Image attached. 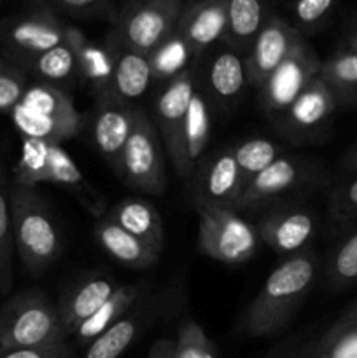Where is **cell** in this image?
I'll return each instance as SVG.
<instances>
[{"mask_svg":"<svg viewBox=\"0 0 357 358\" xmlns=\"http://www.w3.org/2000/svg\"><path fill=\"white\" fill-rule=\"evenodd\" d=\"M317 271V255L312 250L289 255L276 266L245 311V336L261 339L280 334L314 287Z\"/></svg>","mask_w":357,"mask_h":358,"instance_id":"obj_1","label":"cell"},{"mask_svg":"<svg viewBox=\"0 0 357 358\" xmlns=\"http://www.w3.org/2000/svg\"><path fill=\"white\" fill-rule=\"evenodd\" d=\"M10 220L14 250L30 275L48 271L63 252L62 234L41 192L10 185Z\"/></svg>","mask_w":357,"mask_h":358,"instance_id":"obj_2","label":"cell"},{"mask_svg":"<svg viewBox=\"0 0 357 358\" xmlns=\"http://www.w3.org/2000/svg\"><path fill=\"white\" fill-rule=\"evenodd\" d=\"M23 138H38L63 145L76 138L83 119L74 98L58 86L30 83L20 103L9 114Z\"/></svg>","mask_w":357,"mask_h":358,"instance_id":"obj_3","label":"cell"},{"mask_svg":"<svg viewBox=\"0 0 357 358\" xmlns=\"http://www.w3.org/2000/svg\"><path fill=\"white\" fill-rule=\"evenodd\" d=\"M66 339L58 308L44 290H21L0 308V355Z\"/></svg>","mask_w":357,"mask_h":358,"instance_id":"obj_4","label":"cell"},{"mask_svg":"<svg viewBox=\"0 0 357 358\" xmlns=\"http://www.w3.org/2000/svg\"><path fill=\"white\" fill-rule=\"evenodd\" d=\"M118 175L133 191L150 196L164 194L168 187L163 143L153 117L135 107L132 131L122 149Z\"/></svg>","mask_w":357,"mask_h":358,"instance_id":"obj_5","label":"cell"},{"mask_svg":"<svg viewBox=\"0 0 357 358\" xmlns=\"http://www.w3.org/2000/svg\"><path fill=\"white\" fill-rule=\"evenodd\" d=\"M186 0H128L107 35L108 41L150 55L177 30Z\"/></svg>","mask_w":357,"mask_h":358,"instance_id":"obj_6","label":"cell"},{"mask_svg":"<svg viewBox=\"0 0 357 358\" xmlns=\"http://www.w3.org/2000/svg\"><path fill=\"white\" fill-rule=\"evenodd\" d=\"M198 213V248L203 255L227 266H240L258 250L255 226L241 219L234 210L195 205Z\"/></svg>","mask_w":357,"mask_h":358,"instance_id":"obj_7","label":"cell"},{"mask_svg":"<svg viewBox=\"0 0 357 358\" xmlns=\"http://www.w3.org/2000/svg\"><path fill=\"white\" fill-rule=\"evenodd\" d=\"M66 30L69 24L46 3L7 17L0 23L2 58L23 69L38 55L63 44Z\"/></svg>","mask_w":357,"mask_h":358,"instance_id":"obj_8","label":"cell"},{"mask_svg":"<svg viewBox=\"0 0 357 358\" xmlns=\"http://www.w3.org/2000/svg\"><path fill=\"white\" fill-rule=\"evenodd\" d=\"M198 87V79L191 69L184 70L174 79L167 80L154 101V124L160 133L168 159L175 173L181 178H189L192 168L189 166L184 145V126L189 101Z\"/></svg>","mask_w":357,"mask_h":358,"instance_id":"obj_9","label":"cell"},{"mask_svg":"<svg viewBox=\"0 0 357 358\" xmlns=\"http://www.w3.org/2000/svg\"><path fill=\"white\" fill-rule=\"evenodd\" d=\"M326 182L324 170L300 156H280L268 168L247 182L238 210H258L284 196L304 191Z\"/></svg>","mask_w":357,"mask_h":358,"instance_id":"obj_10","label":"cell"},{"mask_svg":"<svg viewBox=\"0 0 357 358\" xmlns=\"http://www.w3.org/2000/svg\"><path fill=\"white\" fill-rule=\"evenodd\" d=\"M321 63L317 52L308 44L307 38H303L284 59L282 65L259 87L265 110L279 119L286 108L303 93L304 87L318 76Z\"/></svg>","mask_w":357,"mask_h":358,"instance_id":"obj_11","label":"cell"},{"mask_svg":"<svg viewBox=\"0 0 357 358\" xmlns=\"http://www.w3.org/2000/svg\"><path fill=\"white\" fill-rule=\"evenodd\" d=\"M195 170L192 206L209 205L238 212V205L247 184L241 177L233 149L216 150Z\"/></svg>","mask_w":357,"mask_h":358,"instance_id":"obj_12","label":"cell"},{"mask_svg":"<svg viewBox=\"0 0 357 358\" xmlns=\"http://www.w3.org/2000/svg\"><path fill=\"white\" fill-rule=\"evenodd\" d=\"M303 38L304 35L300 34L289 21L276 16L275 13H270L251 51L245 56L248 84L259 90Z\"/></svg>","mask_w":357,"mask_h":358,"instance_id":"obj_13","label":"cell"},{"mask_svg":"<svg viewBox=\"0 0 357 358\" xmlns=\"http://www.w3.org/2000/svg\"><path fill=\"white\" fill-rule=\"evenodd\" d=\"M135 105L111 93H100L91 112L90 131L100 156L118 173L122 149L132 131Z\"/></svg>","mask_w":357,"mask_h":358,"instance_id":"obj_14","label":"cell"},{"mask_svg":"<svg viewBox=\"0 0 357 358\" xmlns=\"http://www.w3.org/2000/svg\"><path fill=\"white\" fill-rule=\"evenodd\" d=\"M259 240L273 252L294 255L308 250L317 231V219L307 206L287 205L266 213L255 226Z\"/></svg>","mask_w":357,"mask_h":358,"instance_id":"obj_15","label":"cell"},{"mask_svg":"<svg viewBox=\"0 0 357 358\" xmlns=\"http://www.w3.org/2000/svg\"><path fill=\"white\" fill-rule=\"evenodd\" d=\"M336 108L335 94L317 76L280 115L279 126L284 133L298 138L318 136L331 124Z\"/></svg>","mask_w":357,"mask_h":358,"instance_id":"obj_16","label":"cell"},{"mask_svg":"<svg viewBox=\"0 0 357 358\" xmlns=\"http://www.w3.org/2000/svg\"><path fill=\"white\" fill-rule=\"evenodd\" d=\"M226 28V0L186 2L175 34L182 38L191 56L200 58L223 42Z\"/></svg>","mask_w":357,"mask_h":358,"instance_id":"obj_17","label":"cell"},{"mask_svg":"<svg viewBox=\"0 0 357 358\" xmlns=\"http://www.w3.org/2000/svg\"><path fill=\"white\" fill-rule=\"evenodd\" d=\"M118 283L112 276L91 273L76 280L59 297L58 315L63 331L69 338L91 317L94 311L118 290Z\"/></svg>","mask_w":357,"mask_h":358,"instance_id":"obj_18","label":"cell"},{"mask_svg":"<svg viewBox=\"0 0 357 358\" xmlns=\"http://www.w3.org/2000/svg\"><path fill=\"white\" fill-rule=\"evenodd\" d=\"M248 84L245 56L220 44L205 63L206 98L223 107H231L244 94Z\"/></svg>","mask_w":357,"mask_h":358,"instance_id":"obj_19","label":"cell"},{"mask_svg":"<svg viewBox=\"0 0 357 358\" xmlns=\"http://www.w3.org/2000/svg\"><path fill=\"white\" fill-rule=\"evenodd\" d=\"M105 44L112 51V76L104 93H111L119 100L133 103L147 93L150 83L154 80L149 55L122 48L108 38Z\"/></svg>","mask_w":357,"mask_h":358,"instance_id":"obj_20","label":"cell"},{"mask_svg":"<svg viewBox=\"0 0 357 358\" xmlns=\"http://www.w3.org/2000/svg\"><path fill=\"white\" fill-rule=\"evenodd\" d=\"M94 240L104 248L107 255H111L115 262L130 269H149L154 268L160 261V255L154 248L144 243L132 233L119 226L108 215L102 217L94 226Z\"/></svg>","mask_w":357,"mask_h":358,"instance_id":"obj_21","label":"cell"},{"mask_svg":"<svg viewBox=\"0 0 357 358\" xmlns=\"http://www.w3.org/2000/svg\"><path fill=\"white\" fill-rule=\"evenodd\" d=\"M270 13L262 0H226V28L220 44L247 56Z\"/></svg>","mask_w":357,"mask_h":358,"instance_id":"obj_22","label":"cell"},{"mask_svg":"<svg viewBox=\"0 0 357 358\" xmlns=\"http://www.w3.org/2000/svg\"><path fill=\"white\" fill-rule=\"evenodd\" d=\"M111 219L128 233L142 240L150 248L161 254L164 248V226L160 212L153 203L140 198H128L115 203L107 213Z\"/></svg>","mask_w":357,"mask_h":358,"instance_id":"obj_23","label":"cell"},{"mask_svg":"<svg viewBox=\"0 0 357 358\" xmlns=\"http://www.w3.org/2000/svg\"><path fill=\"white\" fill-rule=\"evenodd\" d=\"M144 294V283H132V285H119L118 290L91 315L79 329L72 334L77 346L86 348L91 341L98 338L102 332L121 320L125 315L132 311V308L139 303Z\"/></svg>","mask_w":357,"mask_h":358,"instance_id":"obj_24","label":"cell"},{"mask_svg":"<svg viewBox=\"0 0 357 358\" xmlns=\"http://www.w3.org/2000/svg\"><path fill=\"white\" fill-rule=\"evenodd\" d=\"M66 41L72 45L79 66V76L97 87L98 94L104 93L112 76V51L107 44L98 45L86 37L79 28L66 30Z\"/></svg>","mask_w":357,"mask_h":358,"instance_id":"obj_25","label":"cell"},{"mask_svg":"<svg viewBox=\"0 0 357 358\" xmlns=\"http://www.w3.org/2000/svg\"><path fill=\"white\" fill-rule=\"evenodd\" d=\"M307 358H357V299L318 341L308 345Z\"/></svg>","mask_w":357,"mask_h":358,"instance_id":"obj_26","label":"cell"},{"mask_svg":"<svg viewBox=\"0 0 357 358\" xmlns=\"http://www.w3.org/2000/svg\"><path fill=\"white\" fill-rule=\"evenodd\" d=\"M48 184L59 185L74 192V196L79 198L84 206H88L91 213H100V201L94 189L88 184L86 177L77 166L76 161L72 159L69 152L63 149L59 143H51V152H49V171H48Z\"/></svg>","mask_w":357,"mask_h":358,"instance_id":"obj_27","label":"cell"},{"mask_svg":"<svg viewBox=\"0 0 357 358\" xmlns=\"http://www.w3.org/2000/svg\"><path fill=\"white\" fill-rule=\"evenodd\" d=\"M318 77L332 91L340 105H357V51L338 49L321 63Z\"/></svg>","mask_w":357,"mask_h":358,"instance_id":"obj_28","label":"cell"},{"mask_svg":"<svg viewBox=\"0 0 357 358\" xmlns=\"http://www.w3.org/2000/svg\"><path fill=\"white\" fill-rule=\"evenodd\" d=\"M23 70L28 73V77H34L37 83L51 84V86L58 87L79 76L76 52H74L69 41L38 55L37 58L27 63Z\"/></svg>","mask_w":357,"mask_h":358,"instance_id":"obj_29","label":"cell"},{"mask_svg":"<svg viewBox=\"0 0 357 358\" xmlns=\"http://www.w3.org/2000/svg\"><path fill=\"white\" fill-rule=\"evenodd\" d=\"M206 94L196 87L192 93L191 101L188 107V115H186V126H184V145H186V156H188L189 166L195 171L196 164L202 161L203 154H205L206 145L210 140V103Z\"/></svg>","mask_w":357,"mask_h":358,"instance_id":"obj_30","label":"cell"},{"mask_svg":"<svg viewBox=\"0 0 357 358\" xmlns=\"http://www.w3.org/2000/svg\"><path fill=\"white\" fill-rule=\"evenodd\" d=\"M142 322V315L130 311L91 341L84 350L83 358H119L136 339Z\"/></svg>","mask_w":357,"mask_h":358,"instance_id":"obj_31","label":"cell"},{"mask_svg":"<svg viewBox=\"0 0 357 358\" xmlns=\"http://www.w3.org/2000/svg\"><path fill=\"white\" fill-rule=\"evenodd\" d=\"M13 220H10V184L6 161L0 156V294L13 289Z\"/></svg>","mask_w":357,"mask_h":358,"instance_id":"obj_32","label":"cell"},{"mask_svg":"<svg viewBox=\"0 0 357 358\" xmlns=\"http://www.w3.org/2000/svg\"><path fill=\"white\" fill-rule=\"evenodd\" d=\"M49 152L51 143L38 138H23L21 154L13 168V184L21 187L37 189L38 184H48Z\"/></svg>","mask_w":357,"mask_h":358,"instance_id":"obj_33","label":"cell"},{"mask_svg":"<svg viewBox=\"0 0 357 358\" xmlns=\"http://www.w3.org/2000/svg\"><path fill=\"white\" fill-rule=\"evenodd\" d=\"M346 233L332 248L328 261V282L335 290L357 283V222L345 227Z\"/></svg>","mask_w":357,"mask_h":358,"instance_id":"obj_34","label":"cell"},{"mask_svg":"<svg viewBox=\"0 0 357 358\" xmlns=\"http://www.w3.org/2000/svg\"><path fill=\"white\" fill-rule=\"evenodd\" d=\"M233 154L245 184L258 173H261L265 168H268L273 161L284 156L282 147L268 138L244 140L233 147Z\"/></svg>","mask_w":357,"mask_h":358,"instance_id":"obj_35","label":"cell"},{"mask_svg":"<svg viewBox=\"0 0 357 358\" xmlns=\"http://www.w3.org/2000/svg\"><path fill=\"white\" fill-rule=\"evenodd\" d=\"M153 65L154 80H170L188 70V59L192 58L189 49L177 34L163 42L149 55Z\"/></svg>","mask_w":357,"mask_h":358,"instance_id":"obj_36","label":"cell"},{"mask_svg":"<svg viewBox=\"0 0 357 358\" xmlns=\"http://www.w3.org/2000/svg\"><path fill=\"white\" fill-rule=\"evenodd\" d=\"M174 358H217L219 352L202 325L192 318H186L177 331Z\"/></svg>","mask_w":357,"mask_h":358,"instance_id":"obj_37","label":"cell"},{"mask_svg":"<svg viewBox=\"0 0 357 358\" xmlns=\"http://www.w3.org/2000/svg\"><path fill=\"white\" fill-rule=\"evenodd\" d=\"M338 2L340 0H290V24L303 35L314 34L324 27Z\"/></svg>","mask_w":357,"mask_h":358,"instance_id":"obj_38","label":"cell"},{"mask_svg":"<svg viewBox=\"0 0 357 358\" xmlns=\"http://www.w3.org/2000/svg\"><path fill=\"white\" fill-rule=\"evenodd\" d=\"M30 84V77L21 66L0 58V114L9 115L20 103Z\"/></svg>","mask_w":357,"mask_h":358,"instance_id":"obj_39","label":"cell"},{"mask_svg":"<svg viewBox=\"0 0 357 358\" xmlns=\"http://www.w3.org/2000/svg\"><path fill=\"white\" fill-rule=\"evenodd\" d=\"M329 215L332 222L342 227L357 222V175L332 189L329 196Z\"/></svg>","mask_w":357,"mask_h":358,"instance_id":"obj_40","label":"cell"},{"mask_svg":"<svg viewBox=\"0 0 357 358\" xmlns=\"http://www.w3.org/2000/svg\"><path fill=\"white\" fill-rule=\"evenodd\" d=\"M52 10L72 14V16H93L107 9L111 0H42Z\"/></svg>","mask_w":357,"mask_h":358,"instance_id":"obj_41","label":"cell"},{"mask_svg":"<svg viewBox=\"0 0 357 358\" xmlns=\"http://www.w3.org/2000/svg\"><path fill=\"white\" fill-rule=\"evenodd\" d=\"M0 358H74V352L69 341H59L51 343V345L14 350V352L4 353Z\"/></svg>","mask_w":357,"mask_h":358,"instance_id":"obj_42","label":"cell"},{"mask_svg":"<svg viewBox=\"0 0 357 358\" xmlns=\"http://www.w3.org/2000/svg\"><path fill=\"white\" fill-rule=\"evenodd\" d=\"M175 343L172 339H158L153 346H150L147 358H174Z\"/></svg>","mask_w":357,"mask_h":358,"instance_id":"obj_43","label":"cell"},{"mask_svg":"<svg viewBox=\"0 0 357 358\" xmlns=\"http://www.w3.org/2000/svg\"><path fill=\"white\" fill-rule=\"evenodd\" d=\"M342 166L343 170L357 175V140L345 150V154H343Z\"/></svg>","mask_w":357,"mask_h":358,"instance_id":"obj_44","label":"cell"},{"mask_svg":"<svg viewBox=\"0 0 357 358\" xmlns=\"http://www.w3.org/2000/svg\"><path fill=\"white\" fill-rule=\"evenodd\" d=\"M346 48L357 51V17H354L346 34Z\"/></svg>","mask_w":357,"mask_h":358,"instance_id":"obj_45","label":"cell"},{"mask_svg":"<svg viewBox=\"0 0 357 358\" xmlns=\"http://www.w3.org/2000/svg\"><path fill=\"white\" fill-rule=\"evenodd\" d=\"M307 355H308V346H304V348L293 350V352L289 353H280V355H273L270 358H307Z\"/></svg>","mask_w":357,"mask_h":358,"instance_id":"obj_46","label":"cell"},{"mask_svg":"<svg viewBox=\"0 0 357 358\" xmlns=\"http://www.w3.org/2000/svg\"><path fill=\"white\" fill-rule=\"evenodd\" d=\"M0 2H2V0H0Z\"/></svg>","mask_w":357,"mask_h":358,"instance_id":"obj_47","label":"cell"}]
</instances>
